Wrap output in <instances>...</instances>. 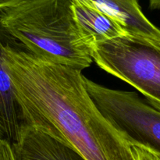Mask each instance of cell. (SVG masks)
Returning <instances> with one entry per match:
<instances>
[{
  "label": "cell",
  "mask_w": 160,
  "mask_h": 160,
  "mask_svg": "<svg viewBox=\"0 0 160 160\" xmlns=\"http://www.w3.org/2000/svg\"><path fill=\"white\" fill-rule=\"evenodd\" d=\"M150 8L152 9H160V0H149Z\"/></svg>",
  "instance_id": "obj_12"
},
{
  "label": "cell",
  "mask_w": 160,
  "mask_h": 160,
  "mask_svg": "<svg viewBox=\"0 0 160 160\" xmlns=\"http://www.w3.org/2000/svg\"><path fill=\"white\" fill-rule=\"evenodd\" d=\"M73 11L81 37L88 46L121 37L128 33L114 19L87 0H72Z\"/></svg>",
  "instance_id": "obj_7"
},
{
  "label": "cell",
  "mask_w": 160,
  "mask_h": 160,
  "mask_svg": "<svg viewBox=\"0 0 160 160\" xmlns=\"http://www.w3.org/2000/svg\"><path fill=\"white\" fill-rule=\"evenodd\" d=\"M158 154H159V153H158ZM159 156H160V154H159Z\"/></svg>",
  "instance_id": "obj_14"
},
{
  "label": "cell",
  "mask_w": 160,
  "mask_h": 160,
  "mask_svg": "<svg viewBox=\"0 0 160 160\" xmlns=\"http://www.w3.org/2000/svg\"><path fill=\"white\" fill-rule=\"evenodd\" d=\"M0 138H4V137H3V134H2V131L1 128H0Z\"/></svg>",
  "instance_id": "obj_13"
},
{
  "label": "cell",
  "mask_w": 160,
  "mask_h": 160,
  "mask_svg": "<svg viewBox=\"0 0 160 160\" xmlns=\"http://www.w3.org/2000/svg\"><path fill=\"white\" fill-rule=\"evenodd\" d=\"M93 60L160 109V40L127 34L91 46Z\"/></svg>",
  "instance_id": "obj_3"
},
{
  "label": "cell",
  "mask_w": 160,
  "mask_h": 160,
  "mask_svg": "<svg viewBox=\"0 0 160 160\" xmlns=\"http://www.w3.org/2000/svg\"><path fill=\"white\" fill-rule=\"evenodd\" d=\"M84 79L98 110L130 145L160 154V109L146 104L135 92L114 90Z\"/></svg>",
  "instance_id": "obj_4"
},
{
  "label": "cell",
  "mask_w": 160,
  "mask_h": 160,
  "mask_svg": "<svg viewBox=\"0 0 160 160\" xmlns=\"http://www.w3.org/2000/svg\"><path fill=\"white\" fill-rule=\"evenodd\" d=\"M5 60L27 124L66 142L86 160H135L131 145L92 99L81 70L45 60L14 37Z\"/></svg>",
  "instance_id": "obj_1"
},
{
  "label": "cell",
  "mask_w": 160,
  "mask_h": 160,
  "mask_svg": "<svg viewBox=\"0 0 160 160\" xmlns=\"http://www.w3.org/2000/svg\"><path fill=\"white\" fill-rule=\"evenodd\" d=\"M23 0H0V9H4V8L9 7L14 4L20 2Z\"/></svg>",
  "instance_id": "obj_11"
},
{
  "label": "cell",
  "mask_w": 160,
  "mask_h": 160,
  "mask_svg": "<svg viewBox=\"0 0 160 160\" xmlns=\"http://www.w3.org/2000/svg\"><path fill=\"white\" fill-rule=\"evenodd\" d=\"M117 20L129 34L160 40V30L145 16L138 0H87Z\"/></svg>",
  "instance_id": "obj_8"
},
{
  "label": "cell",
  "mask_w": 160,
  "mask_h": 160,
  "mask_svg": "<svg viewBox=\"0 0 160 160\" xmlns=\"http://www.w3.org/2000/svg\"><path fill=\"white\" fill-rule=\"evenodd\" d=\"M0 11L3 26L32 54L80 70L92 64L72 0H23Z\"/></svg>",
  "instance_id": "obj_2"
},
{
  "label": "cell",
  "mask_w": 160,
  "mask_h": 160,
  "mask_svg": "<svg viewBox=\"0 0 160 160\" xmlns=\"http://www.w3.org/2000/svg\"><path fill=\"white\" fill-rule=\"evenodd\" d=\"M12 38L13 36L0 20V128L4 139L11 144L17 142L23 128L28 125L6 70L5 49Z\"/></svg>",
  "instance_id": "obj_6"
},
{
  "label": "cell",
  "mask_w": 160,
  "mask_h": 160,
  "mask_svg": "<svg viewBox=\"0 0 160 160\" xmlns=\"http://www.w3.org/2000/svg\"><path fill=\"white\" fill-rule=\"evenodd\" d=\"M0 160H17L12 144L4 138H0Z\"/></svg>",
  "instance_id": "obj_10"
},
{
  "label": "cell",
  "mask_w": 160,
  "mask_h": 160,
  "mask_svg": "<svg viewBox=\"0 0 160 160\" xmlns=\"http://www.w3.org/2000/svg\"><path fill=\"white\" fill-rule=\"evenodd\" d=\"M12 147L17 160H86L70 145L31 125L23 128Z\"/></svg>",
  "instance_id": "obj_5"
},
{
  "label": "cell",
  "mask_w": 160,
  "mask_h": 160,
  "mask_svg": "<svg viewBox=\"0 0 160 160\" xmlns=\"http://www.w3.org/2000/svg\"><path fill=\"white\" fill-rule=\"evenodd\" d=\"M135 160H160V156L146 148L138 145H131Z\"/></svg>",
  "instance_id": "obj_9"
}]
</instances>
